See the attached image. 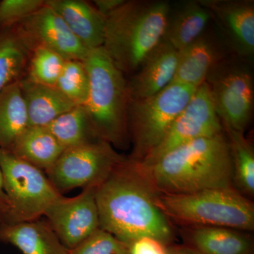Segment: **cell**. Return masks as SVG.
I'll use <instances>...</instances> for the list:
<instances>
[{"instance_id": "cell-1", "label": "cell", "mask_w": 254, "mask_h": 254, "mask_svg": "<svg viewBox=\"0 0 254 254\" xmlns=\"http://www.w3.org/2000/svg\"><path fill=\"white\" fill-rule=\"evenodd\" d=\"M156 193L136 162L124 158L97 187L95 200L100 228L127 245L143 237L173 245V228L157 206Z\"/></svg>"}, {"instance_id": "cell-2", "label": "cell", "mask_w": 254, "mask_h": 254, "mask_svg": "<svg viewBox=\"0 0 254 254\" xmlns=\"http://www.w3.org/2000/svg\"><path fill=\"white\" fill-rule=\"evenodd\" d=\"M136 163L159 193L183 194L235 187L231 151L224 132L180 145L151 165Z\"/></svg>"}, {"instance_id": "cell-3", "label": "cell", "mask_w": 254, "mask_h": 254, "mask_svg": "<svg viewBox=\"0 0 254 254\" xmlns=\"http://www.w3.org/2000/svg\"><path fill=\"white\" fill-rule=\"evenodd\" d=\"M170 4L125 1L105 17L103 48L123 73H136L163 39Z\"/></svg>"}, {"instance_id": "cell-4", "label": "cell", "mask_w": 254, "mask_h": 254, "mask_svg": "<svg viewBox=\"0 0 254 254\" xmlns=\"http://www.w3.org/2000/svg\"><path fill=\"white\" fill-rule=\"evenodd\" d=\"M83 64L89 78L84 105L95 136L113 147L126 148L129 141L127 82L103 47L88 51Z\"/></svg>"}, {"instance_id": "cell-5", "label": "cell", "mask_w": 254, "mask_h": 254, "mask_svg": "<svg viewBox=\"0 0 254 254\" xmlns=\"http://www.w3.org/2000/svg\"><path fill=\"white\" fill-rule=\"evenodd\" d=\"M155 203L167 218L188 227L254 229V203L235 187L183 194L156 193Z\"/></svg>"}, {"instance_id": "cell-6", "label": "cell", "mask_w": 254, "mask_h": 254, "mask_svg": "<svg viewBox=\"0 0 254 254\" xmlns=\"http://www.w3.org/2000/svg\"><path fill=\"white\" fill-rule=\"evenodd\" d=\"M197 88L171 83L149 98L129 100L128 133L133 143L129 158L141 162L160 144Z\"/></svg>"}, {"instance_id": "cell-7", "label": "cell", "mask_w": 254, "mask_h": 254, "mask_svg": "<svg viewBox=\"0 0 254 254\" xmlns=\"http://www.w3.org/2000/svg\"><path fill=\"white\" fill-rule=\"evenodd\" d=\"M0 168L10 205L4 225L38 220L63 195L53 187L45 172L9 150L0 149Z\"/></svg>"}, {"instance_id": "cell-8", "label": "cell", "mask_w": 254, "mask_h": 254, "mask_svg": "<svg viewBox=\"0 0 254 254\" xmlns=\"http://www.w3.org/2000/svg\"><path fill=\"white\" fill-rule=\"evenodd\" d=\"M125 157L100 138L65 149L46 173L61 194L76 188L98 187Z\"/></svg>"}, {"instance_id": "cell-9", "label": "cell", "mask_w": 254, "mask_h": 254, "mask_svg": "<svg viewBox=\"0 0 254 254\" xmlns=\"http://www.w3.org/2000/svg\"><path fill=\"white\" fill-rule=\"evenodd\" d=\"M205 82L224 128L245 133L254 106L250 68L239 62L222 60L210 69Z\"/></svg>"}, {"instance_id": "cell-10", "label": "cell", "mask_w": 254, "mask_h": 254, "mask_svg": "<svg viewBox=\"0 0 254 254\" xmlns=\"http://www.w3.org/2000/svg\"><path fill=\"white\" fill-rule=\"evenodd\" d=\"M223 132V126L215 111L208 85L203 82L196 88L163 141L146 158L138 163L143 166L151 165L180 145Z\"/></svg>"}, {"instance_id": "cell-11", "label": "cell", "mask_w": 254, "mask_h": 254, "mask_svg": "<svg viewBox=\"0 0 254 254\" xmlns=\"http://www.w3.org/2000/svg\"><path fill=\"white\" fill-rule=\"evenodd\" d=\"M96 188L86 187L73 198L61 195L44 214L57 236L68 250H72L100 228Z\"/></svg>"}, {"instance_id": "cell-12", "label": "cell", "mask_w": 254, "mask_h": 254, "mask_svg": "<svg viewBox=\"0 0 254 254\" xmlns=\"http://www.w3.org/2000/svg\"><path fill=\"white\" fill-rule=\"evenodd\" d=\"M16 31L28 49L39 47L47 48L65 60L83 61L89 51L59 15L46 4L18 23Z\"/></svg>"}, {"instance_id": "cell-13", "label": "cell", "mask_w": 254, "mask_h": 254, "mask_svg": "<svg viewBox=\"0 0 254 254\" xmlns=\"http://www.w3.org/2000/svg\"><path fill=\"white\" fill-rule=\"evenodd\" d=\"M216 21L229 47L239 57L254 55V3L251 0H198Z\"/></svg>"}, {"instance_id": "cell-14", "label": "cell", "mask_w": 254, "mask_h": 254, "mask_svg": "<svg viewBox=\"0 0 254 254\" xmlns=\"http://www.w3.org/2000/svg\"><path fill=\"white\" fill-rule=\"evenodd\" d=\"M179 51L162 40L127 83L129 100L149 98L168 86L176 72Z\"/></svg>"}, {"instance_id": "cell-15", "label": "cell", "mask_w": 254, "mask_h": 254, "mask_svg": "<svg viewBox=\"0 0 254 254\" xmlns=\"http://www.w3.org/2000/svg\"><path fill=\"white\" fill-rule=\"evenodd\" d=\"M45 4L59 15L87 49L103 47L105 17L94 6L81 0H47Z\"/></svg>"}, {"instance_id": "cell-16", "label": "cell", "mask_w": 254, "mask_h": 254, "mask_svg": "<svg viewBox=\"0 0 254 254\" xmlns=\"http://www.w3.org/2000/svg\"><path fill=\"white\" fill-rule=\"evenodd\" d=\"M0 242L16 247L23 254H68L48 220L0 225Z\"/></svg>"}, {"instance_id": "cell-17", "label": "cell", "mask_w": 254, "mask_h": 254, "mask_svg": "<svg viewBox=\"0 0 254 254\" xmlns=\"http://www.w3.org/2000/svg\"><path fill=\"white\" fill-rule=\"evenodd\" d=\"M222 60L217 45L203 33L179 51L176 72L171 83L198 87L205 82L210 69Z\"/></svg>"}, {"instance_id": "cell-18", "label": "cell", "mask_w": 254, "mask_h": 254, "mask_svg": "<svg viewBox=\"0 0 254 254\" xmlns=\"http://www.w3.org/2000/svg\"><path fill=\"white\" fill-rule=\"evenodd\" d=\"M210 18V11L198 0L184 1L173 9L170 5L162 40L180 51L204 33Z\"/></svg>"}, {"instance_id": "cell-19", "label": "cell", "mask_w": 254, "mask_h": 254, "mask_svg": "<svg viewBox=\"0 0 254 254\" xmlns=\"http://www.w3.org/2000/svg\"><path fill=\"white\" fill-rule=\"evenodd\" d=\"M26 105L28 127H46L62 114L76 106L55 87L46 86L29 78L19 81Z\"/></svg>"}, {"instance_id": "cell-20", "label": "cell", "mask_w": 254, "mask_h": 254, "mask_svg": "<svg viewBox=\"0 0 254 254\" xmlns=\"http://www.w3.org/2000/svg\"><path fill=\"white\" fill-rule=\"evenodd\" d=\"M189 247L201 254H251L253 241L240 230L220 227H189Z\"/></svg>"}, {"instance_id": "cell-21", "label": "cell", "mask_w": 254, "mask_h": 254, "mask_svg": "<svg viewBox=\"0 0 254 254\" xmlns=\"http://www.w3.org/2000/svg\"><path fill=\"white\" fill-rule=\"evenodd\" d=\"M7 150L46 172L64 149L46 127H28Z\"/></svg>"}, {"instance_id": "cell-22", "label": "cell", "mask_w": 254, "mask_h": 254, "mask_svg": "<svg viewBox=\"0 0 254 254\" xmlns=\"http://www.w3.org/2000/svg\"><path fill=\"white\" fill-rule=\"evenodd\" d=\"M28 127L26 105L16 81L0 93V149L9 150Z\"/></svg>"}, {"instance_id": "cell-23", "label": "cell", "mask_w": 254, "mask_h": 254, "mask_svg": "<svg viewBox=\"0 0 254 254\" xmlns=\"http://www.w3.org/2000/svg\"><path fill=\"white\" fill-rule=\"evenodd\" d=\"M46 127L64 150L99 138L83 105H76L62 114Z\"/></svg>"}, {"instance_id": "cell-24", "label": "cell", "mask_w": 254, "mask_h": 254, "mask_svg": "<svg viewBox=\"0 0 254 254\" xmlns=\"http://www.w3.org/2000/svg\"><path fill=\"white\" fill-rule=\"evenodd\" d=\"M224 128V127H223ZM231 151L234 186L250 198L254 195V152L242 132L224 128Z\"/></svg>"}, {"instance_id": "cell-25", "label": "cell", "mask_w": 254, "mask_h": 254, "mask_svg": "<svg viewBox=\"0 0 254 254\" xmlns=\"http://www.w3.org/2000/svg\"><path fill=\"white\" fill-rule=\"evenodd\" d=\"M28 47L16 30L0 33V93L21 73L27 60Z\"/></svg>"}, {"instance_id": "cell-26", "label": "cell", "mask_w": 254, "mask_h": 254, "mask_svg": "<svg viewBox=\"0 0 254 254\" xmlns=\"http://www.w3.org/2000/svg\"><path fill=\"white\" fill-rule=\"evenodd\" d=\"M55 88L75 105H84L89 90V78L83 62L66 60Z\"/></svg>"}, {"instance_id": "cell-27", "label": "cell", "mask_w": 254, "mask_h": 254, "mask_svg": "<svg viewBox=\"0 0 254 254\" xmlns=\"http://www.w3.org/2000/svg\"><path fill=\"white\" fill-rule=\"evenodd\" d=\"M33 50L30 79L46 86L55 87L66 60L47 48L39 47Z\"/></svg>"}, {"instance_id": "cell-28", "label": "cell", "mask_w": 254, "mask_h": 254, "mask_svg": "<svg viewBox=\"0 0 254 254\" xmlns=\"http://www.w3.org/2000/svg\"><path fill=\"white\" fill-rule=\"evenodd\" d=\"M68 254H128V246L117 237L99 228Z\"/></svg>"}, {"instance_id": "cell-29", "label": "cell", "mask_w": 254, "mask_h": 254, "mask_svg": "<svg viewBox=\"0 0 254 254\" xmlns=\"http://www.w3.org/2000/svg\"><path fill=\"white\" fill-rule=\"evenodd\" d=\"M44 4L43 0H3L0 2V26L6 28L19 23Z\"/></svg>"}, {"instance_id": "cell-30", "label": "cell", "mask_w": 254, "mask_h": 254, "mask_svg": "<svg viewBox=\"0 0 254 254\" xmlns=\"http://www.w3.org/2000/svg\"><path fill=\"white\" fill-rule=\"evenodd\" d=\"M128 254H168V246L156 239L143 237L128 244Z\"/></svg>"}, {"instance_id": "cell-31", "label": "cell", "mask_w": 254, "mask_h": 254, "mask_svg": "<svg viewBox=\"0 0 254 254\" xmlns=\"http://www.w3.org/2000/svg\"><path fill=\"white\" fill-rule=\"evenodd\" d=\"M94 7L102 16L106 17L125 2V0H95Z\"/></svg>"}, {"instance_id": "cell-32", "label": "cell", "mask_w": 254, "mask_h": 254, "mask_svg": "<svg viewBox=\"0 0 254 254\" xmlns=\"http://www.w3.org/2000/svg\"><path fill=\"white\" fill-rule=\"evenodd\" d=\"M9 200L5 191L4 180L0 168V225H4L9 210Z\"/></svg>"}, {"instance_id": "cell-33", "label": "cell", "mask_w": 254, "mask_h": 254, "mask_svg": "<svg viewBox=\"0 0 254 254\" xmlns=\"http://www.w3.org/2000/svg\"><path fill=\"white\" fill-rule=\"evenodd\" d=\"M168 254H201L189 246L169 245Z\"/></svg>"}, {"instance_id": "cell-34", "label": "cell", "mask_w": 254, "mask_h": 254, "mask_svg": "<svg viewBox=\"0 0 254 254\" xmlns=\"http://www.w3.org/2000/svg\"><path fill=\"white\" fill-rule=\"evenodd\" d=\"M251 254H254V253Z\"/></svg>"}]
</instances>
